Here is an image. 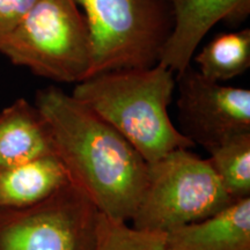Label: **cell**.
Instances as JSON below:
<instances>
[{"label":"cell","instance_id":"1","mask_svg":"<svg viewBox=\"0 0 250 250\" xmlns=\"http://www.w3.org/2000/svg\"><path fill=\"white\" fill-rule=\"evenodd\" d=\"M34 104L71 183L100 213L129 223L145 184L147 162L117 130L57 86L40 89Z\"/></svg>","mask_w":250,"mask_h":250},{"label":"cell","instance_id":"2","mask_svg":"<svg viewBox=\"0 0 250 250\" xmlns=\"http://www.w3.org/2000/svg\"><path fill=\"white\" fill-rule=\"evenodd\" d=\"M175 89L174 72L156 64L95 74L77 83L71 95L117 130L152 164L175 149L195 147L168 114Z\"/></svg>","mask_w":250,"mask_h":250},{"label":"cell","instance_id":"3","mask_svg":"<svg viewBox=\"0 0 250 250\" xmlns=\"http://www.w3.org/2000/svg\"><path fill=\"white\" fill-rule=\"evenodd\" d=\"M92 44L89 77L159 64L174 29L171 0H76ZM88 77V78H89Z\"/></svg>","mask_w":250,"mask_h":250},{"label":"cell","instance_id":"4","mask_svg":"<svg viewBox=\"0 0 250 250\" xmlns=\"http://www.w3.org/2000/svg\"><path fill=\"white\" fill-rule=\"evenodd\" d=\"M0 54L36 76L77 85L92 68L85 15L76 0H37L0 46Z\"/></svg>","mask_w":250,"mask_h":250},{"label":"cell","instance_id":"5","mask_svg":"<svg viewBox=\"0 0 250 250\" xmlns=\"http://www.w3.org/2000/svg\"><path fill=\"white\" fill-rule=\"evenodd\" d=\"M233 202L208 159L180 148L147 164L130 221L137 229L166 234L210 217Z\"/></svg>","mask_w":250,"mask_h":250},{"label":"cell","instance_id":"6","mask_svg":"<svg viewBox=\"0 0 250 250\" xmlns=\"http://www.w3.org/2000/svg\"><path fill=\"white\" fill-rule=\"evenodd\" d=\"M100 212L72 183L39 204L0 210V250H89Z\"/></svg>","mask_w":250,"mask_h":250},{"label":"cell","instance_id":"7","mask_svg":"<svg viewBox=\"0 0 250 250\" xmlns=\"http://www.w3.org/2000/svg\"><path fill=\"white\" fill-rule=\"evenodd\" d=\"M180 132L193 145L211 149L250 133V89L223 85L187 67L176 76Z\"/></svg>","mask_w":250,"mask_h":250},{"label":"cell","instance_id":"8","mask_svg":"<svg viewBox=\"0 0 250 250\" xmlns=\"http://www.w3.org/2000/svg\"><path fill=\"white\" fill-rule=\"evenodd\" d=\"M175 23L159 64L174 73L190 66L199 43L220 21L239 24L250 13V0H171Z\"/></svg>","mask_w":250,"mask_h":250},{"label":"cell","instance_id":"9","mask_svg":"<svg viewBox=\"0 0 250 250\" xmlns=\"http://www.w3.org/2000/svg\"><path fill=\"white\" fill-rule=\"evenodd\" d=\"M167 250H250V197L165 234Z\"/></svg>","mask_w":250,"mask_h":250},{"label":"cell","instance_id":"10","mask_svg":"<svg viewBox=\"0 0 250 250\" xmlns=\"http://www.w3.org/2000/svg\"><path fill=\"white\" fill-rule=\"evenodd\" d=\"M49 154L51 134L35 104L19 99L0 111V170Z\"/></svg>","mask_w":250,"mask_h":250},{"label":"cell","instance_id":"11","mask_svg":"<svg viewBox=\"0 0 250 250\" xmlns=\"http://www.w3.org/2000/svg\"><path fill=\"white\" fill-rule=\"evenodd\" d=\"M71 183L56 154L0 170V210H17L45 201Z\"/></svg>","mask_w":250,"mask_h":250},{"label":"cell","instance_id":"12","mask_svg":"<svg viewBox=\"0 0 250 250\" xmlns=\"http://www.w3.org/2000/svg\"><path fill=\"white\" fill-rule=\"evenodd\" d=\"M198 72L223 83L241 76L250 66V29L220 33L193 55Z\"/></svg>","mask_w":250,"mask_h":250},{"label":"cell","instance_id":"13","mask_svg":"<svg viewBox=\"0 0 250 250\" xmlns=\"http://www.w3.org/2000/svg\"><path fill=\"white\" fill-rule=\"evenodd\" d=\"M210 162L233 201L250 197V133H243L211 149Z\"/></svg>","mask_w":250,"mask_h":250},{"label":"cell","instance_id":"14","mask_svg":"<svg viewBox=\"0 0 250 250\" xmlns=\"http://www.w3.org/2000/svg\"><path fill=\"white\" fill-rule=\"evenodd\" d=\"M89 250H167L165 234L134 228L126 221L100 213L95 237Z\"/></svg>","mask_w":250,"mask_h":250},{"label":"cell","instance_id":"15","mask_svg":"<svg viewBox=\"0 0 250 250\" xmlns=\"http://www.w3.org/2000/svg\"><path fill=\"white\" fill-rule=\"evenodd\" d=\"M37 0H0V46Z\"/></svg>","mask_w":250,"mask_h":250}]
</instances>
